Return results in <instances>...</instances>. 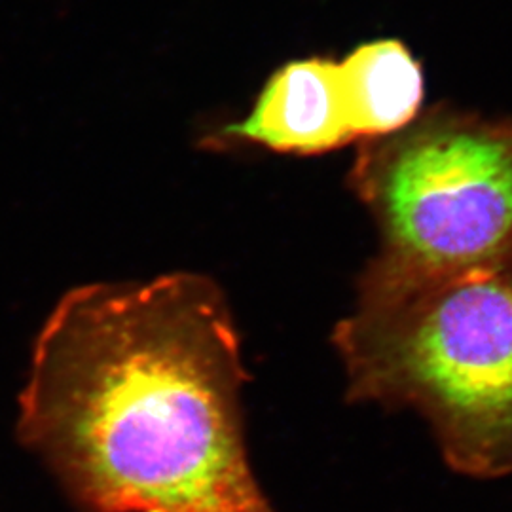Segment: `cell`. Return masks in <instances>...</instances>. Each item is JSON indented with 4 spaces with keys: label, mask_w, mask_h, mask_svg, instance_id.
<instances>
[{
    "label": "cell",
    "mask_w": 512,
    "mask_h": 512,
    "mask_svg": "<svg viewBox=\"0 0 512 512\" xmlns=\"http://www.w3.org/2000/svg\"><path fill=\"white\" fill-rule=\"evenodd\" d=\"M370 139L363 99L346 55L285 63L266 80L251 112L207 135L202 147L317 156Z\"/></svg>",
    "instance_id": "277c9868"
},
{
    "label": "cell",
    "mask_w": 512,
    "mask_h": 512,
    "mask_svg": "<svg viewBox=\"0 0 512 512\" xmlns=\"http://www.w3.org/2000/svg\"><path fill=\"white\" fill-rule=\"evenodd\" d=\"M247 382L209 275L88 283L37 334L16 437L74 512H277L249 458Z\"/></svg>",
    "instance_id": "6da1fadb"
},
{
    "label": "cell",
    "mask_w": 512,
    "mask_h": 512,
    "mask_svg": "<svg viewBox=\"0 0 512 512\" xmlns=\"http://www.w3.org/2000/svg\"><path fill=\"white\" fill-rule=\"evenodd\" d=\"M348 183L399 272L512 264V120L439 105L359 145Z\"/></svg>",
    "instance_id": "3957f363"
},
{
    "label": "cell",
    "mask_w": 512,
    "mask_h": 512,
    "mask_svg": "<svg viewBox=\"0 0 512 512\" xmlns=\"http://www.w3.org/2000/svg\"><path fill=\"white\" fill-rule=\"evenodd\" d=\"M332 346L346 403L418 414L458 475H512V264L421 274L368 262Z\"/></svg>",
    "instance_id": "7a4b0ae2"
}]
</instances>
